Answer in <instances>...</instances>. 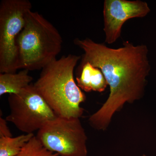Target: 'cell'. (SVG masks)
Listing matches in <instances>:
<instances>
[{"instance_id": "cell-1", "label": "cell", "mask_w": 156, "mask_h": 156, "mask_svg": "<svg viewBox=\"0 0 156 156\" xmlns=\"http://www.w3.org/2000/svg\"><path fill=\"white\" fill-rule=\"evenodd\" d=\"M74 44L84 52L80 65L89 62L100 69L109 86L106 101L89 119L92 128L105 131L125 104L134 103L144 95L151 69L148 49L146 45L134 46L128 41L113 49L89 38H76Z\"/></svg>"}, {"instance_id": "cell-2", "label": "cell", "mask_w": 156, "mask_h": 156, "mask_svg": "<svg viewBox=\"0 0 156 156\" xmlns=\"http://www.w3.org/2000/svg\"><path fill=\"white\" fill-rule=\"evenodd\" d=\"M81 56L69 54L50 62L41 69L33 84L37 92L57 116L80 118L87 99L74 77V71Z\"/></svg>"}, {"instance_id": "cell-3", "label": "cell", "mask_w": 156, "mask_h": 156, "mask_svg": "<svg viewBox=\"0 0 156 156\" xmlns=\"http://www.w3.org/2000/svg\"><path fill=\"white\" fill-rule=\"evenodd\" d=\"M62 43L61 35L51 23L37 11H28L17 38L20 69H42L56 59Z\"/></svg>"}, {"instance_id": "cell-4", "label": "cell", "mask_w": 156, "mask_h": 156, "mask_svg": "<svg viewBox=\"0 0 156 156\" xmlns=\"http://www.w3.org/2000/svg\"><path fill=\"white\" fill-rule=\"evenodd\" d=\"M28 0H2L0 3V73L19 69L17 37L24 27L25 17L32 9Z\"/></svg>"}, {"instance_id": "cell-5", "label": "cell", "mask_w": 156, "mask_h": 156, "mask_svg": "<svg viewBox=\"0 0 156 156\" xmlns=\"http://www.w3.org/2000/svg\"><path fill=\"white\" fill-rule=\"evenodd\" d=\"M48 151L60 156H87V136L80 118L57 116L37 132Z\"/></svg>"}, {"instance_id": "cell-6", "label": "cell", "mask_w": 156, "mask_h": 156, "mask_svg": "<svg viewBox=\"0 0 156 156\" xmlns=\"http://www.w3.org/2000/svg\"><path fill=\"white\" fill-rule=\"evenodd\" d=\"M8 102L10 113L6 117V121L25 134L37 132L47 122L57 117L33 84L18 94L9 95Z\"/></svg>"}, {"instance_id": "cell-7", "label": "cell", "mask_w": 156, "mask_h": 156, "mask_svg": "<svg viewBox=\"0 0 156 156\" xmlns=\"http://www.w3.org/2000/svg\"><path fill=\"white\" fill-rule=\"evenodd\" d=\"M150 11L147 3L140 0H105L103 12L105 43L111 44L116 41L127 20L145 17Z\"/></svg>"}, {"instance_id": "cell-8", "label": "cell", "mask_w": 156, "mask_h": 156, "mask_svg": "<svg viewBox=\"0 0 156 156\" xmlns=\"http://www.w3.org/2000/svg\"><path fill=\"white\" fill-rule=\"evenodd\" d=\"M80 75L76 79L80 89L87 92H102L108 86L103 73L89 62L80 65Z\"/></svg>"}, {"instance_id": "cell-9", "label": "cell", "mask_w": 156, "mask_h": 156, "mask_svg": "<svg viewBox=\"0 0 156 156\" xmlns=\"http://www.w3.org/2000/svg\"><path fill=\"white\" fill-rule=\"evenodd\" d=\"M29 72L28 70L23 69L17 73L0 74V96L6 94H18L29 86L33 78Z\"/></svg>"}, {"instance_id": "cell-10", "label": "cell", "mask_w": 156, "mask_h": 156, "mask_svg": "<svg viewBox=\"0 0 156 156\" xmlns=\"http://www.w3.org/2000/svg\"><path fill=\"white\" fill-rule=\"evenodd\" d=\"M34 136V134H25L15 137H0V156L17 155Z\"/></svg>"}, {"instance_id": "cell-11", "label": "cell", "mask_w": 156, "mask_h": 156, "mask_svg": "<svg viewBox=\"0 0 156 156\" xmlns=\"http://www.w3.org/2000/svg\"><path fill=\"white\" fill-rule=\"evenodd\" d=\"M58 154L52 152L44 147L36 136L27 142L22 150L15 156H58Z\"/></svg>"}, {"instance_id": "cell-12", "label": "cell", "mask_w": 156, "mask_h": 156, "mask_svg": "<svg viewBox=\"0 0 156 156\" xmlns=\"http://www.w3.org/2000/svg\"><path fill=\"white\" fill-rule=\"evenodd\" d=\"M5 119L0 117V137H12V134L8 127Z\"/></svg>"}, {"instance_id": "cell-13", "label": "cell", "mask_w": 156, "mask_h": 156, "mask_svg": "<svg viewBox=\"0 0 156 156\" xmlns=\"http://www.w3.org/2000/svg\"><path fill=\"white\" fill-rule=\"evenodd\" d=\"M142 156H147L145 154H143V155H142Z\"/></svg>"}]
</instances>
